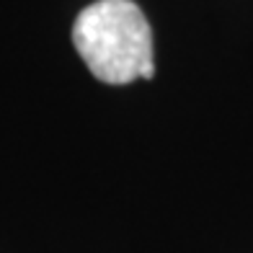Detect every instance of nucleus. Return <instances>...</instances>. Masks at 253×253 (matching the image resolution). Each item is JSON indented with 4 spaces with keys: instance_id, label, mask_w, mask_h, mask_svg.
<instances>
[{
    "instance_id": "obj_1",
    "label": "nucleus",
    "mask_w": 253,
    "mask_h": 253,
    "mask_svg": "<svg viewBox=\"0 0 253 253\" xmlns=\"http://www.w3.org/2000/svg\"><path fill=\"white\" fill-rule=\"evenodd\" d=\"M73 44L101 83L124 85L137 78L150 80L155 73L153 31L132 0H98L80 10Z\"/></svg>"
}]
</instances>
